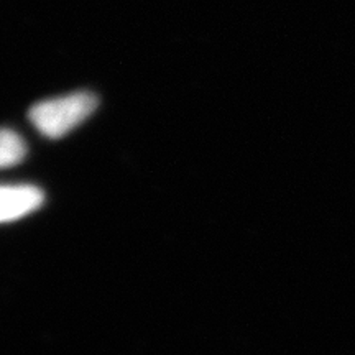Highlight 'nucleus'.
Here are the masks:
<instances>
[{
	"mask_svg": "<svg viewBox=\"0 0 355 355\" xmlns=\"http://www.w3.org/2000/svg\"><path fill=\"white\" fill-rule=\"evenodd\" d=\"M26 155L25 141L15 132L3 128L0 135V165L10 168L19 165Z\"/></svg>",
	"mask_w": 355,
	"mask_h": 355,
	"instance_id": "3",
	"label": "nucleus"
},
{
	"mask_svg": "<svg viewBox=\"0 0 355 355\" xmlns=\"http://www.w3.org/2000/svg\"><path fill=\"white\" fill-rule=\"evenodd\" d=\"M43 191L37 186L3 184L0 189V220L7 222L21 219L43 204Z\"/></svg>",
	"mask_w": 355,
	"mask_h": 355,
	"instance_id": "2",
	"label": "nucleus"
},
{
	"mask_svg": "<svg viewBox=\"0 0 355 355\" xmlns=\"http://www.w3.org/2000/svg\"><path fill=\"white\" fill-rule=\"evenodd\" d=\"M96 107L97 97L94 94L74 92L58 99L38 102L30 109L28 117L42 135L48 139H61L86 121Z\"/></svg>",
	"mask_w": 355,
	"mask_h": 355,
	"instance_id": "1",
	"label": "nucleus"
}]
</instances>
